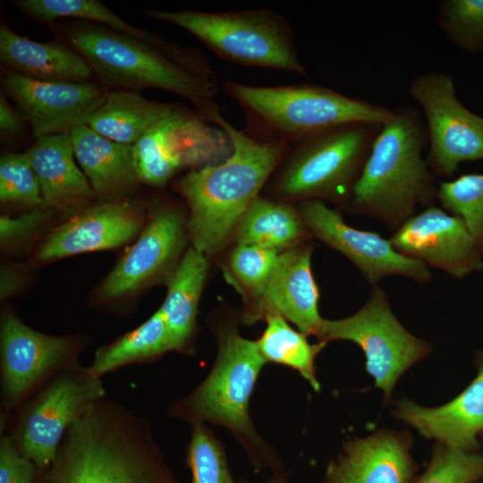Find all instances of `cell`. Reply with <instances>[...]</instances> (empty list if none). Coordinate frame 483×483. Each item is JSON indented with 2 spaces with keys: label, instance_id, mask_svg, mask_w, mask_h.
Listing matches in <instances>:
<instances>
[{
  "label": "cell",
  "instance_id": "cell-42",
  "mask_svg": "<svg viewBox=\"0 0 483 483\" xmlns=\"http://www.w3.org/2000/svg\"><path fill=\"white\" fill-rule=\"evenodd\" d=\"M481 436L483 437V434L481 435Z\"/></svg>",
  "mask_w": 483,
  "mask_h": 483
},
{
  "label": "cell",
  "instance_id": "cell-23",
  "mask_svg": "<svg viewBox=\"0 0 483 483\" xmlns=\"http://www.w3.org/2000/svg\"><path fill=\"white\" fill-rule=\"evenodd\" d=\"M74 155L98 201L128 199L140 182L133 145L114 141L86 123L70 131Z\"/></svg>",
  "mask_w": 483,
  "mask_h": 483
},
{
  "label": "cell",
  "instance_id": "cell-20",
  "mask_svg": "<svg viewBox=\"0 0 483 483\" xmlns=\"http://www.w3.org/2000/svg\"><path fill=\"white\" fill-rule=\"evenodd\" d=\"M476 367L473 381L449 402L425 407L402 399L393 414L438 444L466 453L480 452L478 436L483 434V351L478 352Z\"/></svg>",
  "mask_w": 483,
  "mask_h": 483
},
{
  "label": "cell",
  "instance_id": "cell-33",
  "mask_svg": "<svg viewBox=\"0 0 483 483\" xmlns=\"http://www.w3.org/2000/svg\"><path fill=\"white\" fill-rule=\"evenodd\" d=\"M483 479V453H466L437 444L414 483H477Z\"/></svg>",
  "mask_w": 483,
  "mask_h": 483
},
{
  "label": "cell",
  "instance_id": "cell-38",
  "mask_svg": "<svg viewBox=\"0 0 483 483\" xmlns=\"http://www.w3.org/2000/svg\"><path fill=\"white\" fill-rule=\"evenodd\" d=\"M25 119L21 113L7 99L1 91L0 95V133L1 138L11 139L18 136L22 131Z\"/></svg>",
  "mask_w": 483,
  "mask_h": 483
},
{
  "label": "cell",
  "instance_id": "cell-8",
  "mask_svg": "<svg viewBox=\"0 0 483 483\" xmlns=\"http://www.w3.org/2000/svg\"><path fill=\"white\" fill-rule=\"evenodd\" d=\"M104 397L102 377L77 362L52 377L10 415H1V431L36 465V483L48 470L69 427Z\"/></svg>",
  "mask_w": 483,
  "mask_h": 483
},
{
  "label": "cell",
  "instance_id": "cell-7",
  "mask_svg": "<svg viewBox=\"0 0 483 483\" xmlns=\"http://www.w3.org/2000/svg\"><path fill=\"white\" fill-rule=\"evenodd\" d=\"M153 20L178 26L232 64L306 74L292 25L269 8L225 12L147 9Z\"/></svg>",
  "mask_w": 483,
  "mask_h": 483
},
{
  "label": "cell",
  "instance_id": "cell-5",
  "mask_svg": "<svg viewBox=\"0 0 483 483\" xmlns=\"http://www.w3.org/2000/svg\"><path fill=\"white\" fill-rule=\"evenodd\" d=\"M222 90L243 111L242 131L260 142L289 145L343 123H384L394 113L384 106L314 83L252 86L225 80Z\"/></svg>",
  "mask_w": 483,
  "mask_h": 483
},
{
  "label": "cell",
  "instance_id": "cell-29",
  "mask_svg": "<svg viewBox=\"0 0 483 483\" xmlns=\"http://www.w3.org/2000/svg\"><path fill=\"white\" fill-rule=\"evenodd\" d=\"M267 327L258 343L266 360L296 369L318 392L320 385L316 377L315 359L326 345L324 342L311 344L306 335L292 328L278 314L266 316Z\"/></svg>",
  "mask_w": 483,
  "mask_h": 483
},
{
  "label": "cell",
  "instance_id": "cell-41",
  "mask_svg": "<svg viewBox=\"0 0 483 483\" xmlns=\"http://www.w3.org/2000/svg\"><path fill=\"white\" fill-rule=\"evenodd\" d=\"M477 483H483V479H482V480H480V481H479V482H477Z\"/></svg>",
  "mask_w": 483,
  "mask_h": 483
},
{
  "label": "cell",
  "instance_id": "cell-3",
  "mask_svg": "<svg viewBox=\"0 0 483 483\" xmlns=\"http://www.w3.org/2000/svg\"><path fill=\"white\" fill-rule=\"evenodd\" d=\"M215 125L229 136L231 155L218 164L190 171L174 183L190 209L187 227L192 247L205 256L221 250L236 232L288 148L285 143L255 140L223 115Z\"/></svg>",
  "mask_w": 483,
  "mask_h": 483
},
{
  "label": "cell",
  "instance_id": "cell-22",
  "mask_svg": "<svg viewBox=\"0 0 483 483\" xmlns=\"http://www.w3.org/2000/svg\"><path fill=\"white\" fill-rule=\"evenodd\" d=\"M26 152L37 174L45 208L72 216L90 205L95 194L75 163L70 132L36 139Z\"/></svg>",
  "mask_w": 483,
  "mask_h": 483
},
{
  "label": "cell",
  "instance_id": "cell-16",
  "mask_svg": "<svg viewBox=\"0 0 483 483\" xmlns=\"http://www.w3.org/2000/svg\"><path fill=\"white\" fill-rule=\"evenodd\" d=\"M2 91L30 125L33 138L54 135L86 123L106 92L94 81H45L3 69Z\"/></svg>",
  "mask_w": 483,
  "mask_h": 483
},
{
  "label": "cell",
  "instance_id": "cell-37",
  "mask_svg": "<svg viewBox=\"0 0 483 483\" xmlns=\"http://www.w3.org/2000/svg\"><path fill=\"white\" fill-rule=\"evenodd\" d=\"M52 212L45 207H38L17 217L2 216L0 218L2 245L13 244L31 237L49 220Z\"/></svg>",
  "mask_w": 483,
  "mask_h": 483
},
{
  "label": "cell",
  "instance_id": "cell-10",
  "mask_svg": "<svg viewBox=\"0 0 483 483\" xmlns=\"http://www.w3.org/2000/svg\"><path fill=\"white\" fill-rule=\"evenodd\" d=\"M320 342L348 340L366 357V369L387 402L400 377L432 352L429 343L411 335L393 313L386 292L374 285L366 303L343 319H324Z\"/></svg>",
  "mask_w": 483,
  "mask_h": 483
},
{
  "label": "cell",
  "instance_id": "cell-4",
  "mask_svg": "<svg viewBox=\"0 0 483 483\" xmlns=\"http://www.w3.org/2000/svg\"><path fill=\"white\" fill-rule=\"evenodd\" d=\"M428 143L418 110L402 106L385 122L356 182L350 208L381 220L393 232L413 216L418 206L436 199L435 174L422 151Z\"/></svg>",
  "mask_w": 483,
  "mask_h": 483
},
{
  "label": "cell",
  "instance_id": "cell-27",
  "mask_svg": "<svg viewBox=\"0 0 483 483\" xmlns=\"http://www.w3.org/2000/svg\"><path fill=\"white\" fill-rule=\"evenodd\" d=\"M307 230L298 209L284 201L258 196L242 218L235 237L238 244L280 252L296 244Z\"/></svg>",
  "mask_w": 483,
  "mask_h": 483
},
{
  "label": "cell",
  "instance_id": "cell-35",
  "mask_svg": "<svg viewBox=\"0 0 483 483\" xmlns=\"http://www.w3.org/2000/svg\"><path fill=\"white\" fill-rule=\"evenodd\" d=\"M279 251L256 245L238 244L230 258L232 271L251 301L260 295L275 267Z\"/></svg>",
  "mask_w": 483,
  "mask_h": 483
},
{
  "label": "cell",
  "instance_id": "cell-28",
  "mask_svg": "<svg viewBox=\"0 0 483 483\" xmlns=\"http://www.w3.org/2000/svg\"><path fill=\"white\" fill-rule=\"evenodd\" d=\"M169 351L170 332L157 310L133 330L99 347L89 367L94 375L102 377L125 366L153 361Z\"/></svg>",
  "mask_w": 483,
  "mask_h": 483
},
{
  "label": "cell",
  "instance_id": "cell-31",
  "mask_svg": "<svg viewBox=\"0 0 483 483\" xmlns=\"http://www.w3.org/2000/svg\"><path fill=\"white\" fill-rule=\"evenodd\" d=\"M438 26L448 40L462 50H483V0L441 2Z\"/></svg>",
  "mask_w": 483,
  "mask_h": 483
},
{
  "label": "cell",
  "instance_id": "cell-12",
  "mask_svg": "<svg viewBox=\"0 0 483 483\" xmlns=\"http://www.w3.org/2000/svg\"><path fill=\"white\" fill-rule=\"evenodd\" d=\"M85 340L37 331L15 313L0 321L1 415L8 416L55 375L79 362Z\"/></svg>",
  "mask_w": 483,
  "mask_h": 483
},
{
  "label": "cell",
  "instance_id": "cell-14",
  "mask_svg": "<svg viewBox=\"0 0 483 483\" xmlns=\"http://www.w3.org/2000/svg\"><path fill=\"white\" fill-rule=\"evenodd\" d=\"M148 218L100 284L103 301L123 300L155 284L167 283L177 267L186 242L182 216L168 204L153 200Z\"/></svg>",
  "mask_w": 483,
  "mask_h": 483
},
{
  "label": "cell",
  "instance_id": "cell-13",
  "mask_svg": "<svg viewBox=\"0 0 483 483\" xmlns=\"http://www.w3.org/2000/svg\"><path fill=\"white\" fill-rule=\"evenodd\" d=\"M409 94L425 117L429 145L426 162L434 174L450 177L461 163L483 159V117L457 99L450 75H419L411 81Z\"/></svg>",
  "mask_w": 483,
  "mask_h": 483
},
{
  "label": "cell",
  "instance_id": "cell-30",
  "mask_svg": "<svg viewBox=\"0 0 483 483\" xmlns=\"http://www.w3.org/2000/svg\"><path fill=\"white\" fill-rule=\"evenodd\" d=\"M436 199L445 210L462 218L483 257V174L440 182Z\"/></svg>",
  "mask_w": 483,
  "mask_h": 483
},
{
  "label": "cell",
  "instance_id": "cell-1",
  "mask_svg": "<svg viewBox=\"0 0 483 483\" xmlns=\"http://www.w3.org/2000/svg\"><path fill=\"white\" fill-rule=\"evenodd\" d=\"M50 27L56 39L84 58L101 85L115 89L167 90L186 98L213 124L222 115L216 100V75L199 49L170 40L154 45L80 20L55 21Z\"/></svg>",
  "mask_w": 483,
  "mask_h": 483
},
{
  "label": "cell",
  "instance_id": "cell-15",
  "mask_svg": "<svg viewBox=\"0 0 483 483\" xmlns=\"http://www.w3.org/2000/svg\"><path fill=\"white\" fill-rule=\"evenodd\" d=\"M298 210L310 233L350 259L373 286L390 275L419 284L431 280L432 273L425 264L401 254L379 233L348 225L323 200H301Z\"/></svg>",
  "mask_w": 483,
  "mask_h": 483
},
{
  "label": "cell",
  "instance_id": "cell-21",
  "mask_svg": "<svg viewBox=\"0 0 483 483\" xmlns=\"http://www.w3.org/2000/svg\"><path fill=\"white\" fill-rule=\"evenodd\" d=\"M406 432L380 429L343 444L326 466L325 483H412L418 466Z\"/></svg>",
  "mask_w": 483,
  "mask_h": 483
},
{
  "label": "cell",
  "instance_id": "cell-25",
  "mask_svg": "<svg viewBox=\"0 0 483 483\" xmlns=\"http://www.w3.org/2000/svg\"><path fill=\"white\" fill-rule=\"evenodd\" d=\"M207 271L206 256L191 246L166 283V296L158 310L170 332L172 351L184 352L192 342Z\"/></svg>",
  "mask_w": 483,
  "mask_h": 483
},
{
  "label": "cell",
  "instance_id": "cell-18",
  "mask_svg": "<svg viewBox=\"0 0 483 483\" xmlns=\"http://www.w3.org/2000/svg\"><path fill=\"white\" fill-rule=\"evenodd\" d=\"M143 209L131 199L90 204L47 236L36 253L50 262L80 253L114 249L137 238Z\"/></svg>",
  "mask_w": 483,
  "mask_h": 483
},
{
  "label": "cell",
  "instance_id": "cell-32",
  "mask_svg": "<svg viewBox=\"0 0 483 483\" xmlns=\"http://www.w3.org/2000/svg\"><path fill=\"white\" fill-rule=\"evenodd\" d=\"M186 464L191 483H236L221 445L203 422L192 423Z\"/></svg>",
  "mask_w": 483,
  "mask_h": 483
},
{
  "label": "cell",
  "instance_id": "cell-17",
  "mask_svg": "<svg viewBox=\"0 0 483 483\" xmlns=\"http://www.w3.org/2000/svg\"><path fill=\"white\" fill-rule=\"evenodd\" d=\"M401 254L461 279L483 269L481 256L461 217L429 206L389 239Z\"/></svg>",
  "mask_w": 483,
  "mask_h": 483
},
{
  "label": "cell",
  "instance_id": "cell-39",
  "mask_svg": "<svg viewBox=\"0 0 483 483\" xmlns=\"http://www.w3.org/2000/svg\"><path fill=\"white\" fill-rule=\"evenodd\" d=\"M21 285V275L19 272L13 267H4L1 271V300H6L13 296Z\"/></svg>",
  "mask_w": 483,
  "mask_h": 483
},
{
  "label": "cell",
  "instance_id": "cell-24",
  "mask_svg": "<svg viewBox=\"0 0 483 483\" xmlns=\"http://www.w3.org/2000/svg\"><path fill=\"white\" fill-rule=\"evenodd\" d=\"M0 60L4 69L45 81H90L93 73L84 58L55 39L38 42L0 26Z\"/></svg>",
  "mask_w": 483,
  "mask_h": 483
},
{
  "label": "cell",
  "instance_id": "cell-40",
  "mask_svg": "<svg viewBox=\"0 0 483 483\" xmlns=\"http://www.w3.org/2000/svg\"><path fill=\"white\" fill-rule=\"evenodd\" d=\"M242 483H248V482H242ZM262 483H286V477L284 474L277 473Z\"/></svg>",
  "mask_w": 483,
  "mask_h": 483
},
{
  "label": "cell",
  "instance_id": "cell-19",
  "mask_svg": "<svg viewBox=\"0 0 483 483\" xmlns=\"http://www.w3.org/2000/svg\"><path fill=\"white\" fill-rule=\"evenodd\" d=\"M311 248L292 247L279 254L275 267L258 297L245 314L247 323L278 314L299 330L319 336L324 318L318 313V288L310 267Z\"/></svg>",
  "mask_w": 483,
  "mask_h": 483
},
{
  "label": "cell",
  "instance_id": "cell-36",
  "mask_svg": "<svg viewBox=\"0 0 483 483\" xmlns=\"http://www.w3.org/2000/svg\"><path fill=\"white\" fill-rule=\"evenodd\" d=\"M38 469L5 432L0 436V483H36Z\"/></svg>",
  "mask_w": 483,
  "mask_h": 483
},
{
  "label": "cell",
  "instance_id": "cell-11",
  "mask_svg": "<svg viewBox=\"0 0 483 483\" xmlns=\"http://www.w3.org/2000/svg\"><path fill=\"white\" fill-rule=\"evenodd\" d=\"M141 183L161 187L179 171L218 164L233 151L227 133L193 107L174 103L133 145Z\"/></svg>",
  "mask_w": 483,
  "mask_h": 483
},
{
  "label": "cell",
  "instance_id": "cell-6",
  "mask_svg": "<svg viewBox=\"0 0 483 483\" xmlns=\"http://www.w3.org/2000/svg\"><path fill=\"white\" fill-rule=\"evenodd\" d=\"M383 123L353 122L292 144L267 185L278 201L326 199L349 205Z\"/></svg>",
  "mask_w": 483,
  "mask_h": 483
},
{
  "label": "cell",
  "instance_id": "cell-9",
  "mask_svg": "<svg viewBox=\"0 0 483 483\" xmlns=\"http://www.w3.org/2000/svg\"><path fill=\"white\" fill-rule=\"evenodd\" d=\"M266 362L257 342L226 329L220 335L217 359L209 375L175 402L170 413L191 423L209 421L241 436H253L249 401Z\"/></svg>",
  "mask_w": 483,
  "mask_h": 483
},
{
  "label": "cell",
  "instance_id": "cell-2",
  "mask_svg": "<svg viewBox=\"0 0 483 483\" xmlns=\"http://www.w3.org/2000/svg\"><path fill=\"white\" fill-rule=\"evenodd\" d=\"M40 483H180L148 420L117 401L98 400L65 432Z\"/></svg>",
  "mask_w": 483,
  "mask_h": 483
},
{
  "label": "cell",
  "instance_id": "cell-26",
  "mask_svg": "<svg viewBox=\"0 0 483 483\" xmlns=\"http://www.w3.org/2000/svg\"><path fill=\"white\" fill-rule=\"evenodd\" d=\"M174 106L149 100L138 90L113 89L86 124L114 141L134 145Z\"/></svg>",
  "mask_w": 483,
  "mask_h": 483
},
{
  "label": "cell",
  "instance_id": "cell-34",
  "mask_svg": "<svg viewBox=\"0 0 483 483\" xmlns=\"http://www.w3.org/2000/svg\"><path fill=\"white\" fill-rule=\"evenodd\" d=\"M2 203L44 207L39 182L27 152L8 153L0 159Z\"/></svg>",
  "mask_w": 483,
  "mask_h": 483
}]
</instances>
